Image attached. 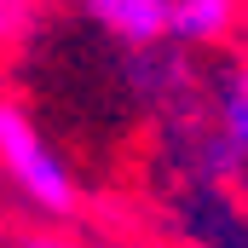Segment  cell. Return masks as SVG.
<instances>
[{"mask_svg": "<svg viewBox=\"0 0 248 248\" xmlns=\"http://www.w3.org/2000/svg\"><path fill=\"white\" fill-rule=\"evenodd\" d=\"M0 179L41 219H75L81 214L75 168L63 162V150L46 139V127L35 122L12 93H0Z\"/></svg>", "mask_w": 248, "mask_h": 248, "instance_id": "6da1fadb", "label": "cell"}, {"mask_svg": "<svg viewBox=\"0 0 248 248\" xmlns=\"http://www.w3.org/2000/svg\"><path fill=\"white\" fill-rule=\"evenodd\" d=\"M75 12L133 52L162 46L168 29H173V0H75Z\"/></svg>", "mask_w": 248, "mask_h": 248, "instance_id": "7a4b0ae2", "label": "cell"}, {"mask_svg": "<svg viewBox=\"0 0 248 248\" xmlns=\"http://www.w3.org/2000/svg\"><path fill=\"white\" fill-rule=\"evenodd\" d=\"M243 23H248V0H173V29H168V41L225 46Z\"/></svg>", "mask_w": 248, "mask_h": 248, "instance_id": "3957f363", "label": "cell"}, {"mask_svg": "<svg viewBox=\"0 0 248 248\" xmlns=\"http://www.w3.org/2000/svg\"><path fill=\"white\" fill-rule=\"evenodd\" d=\"M214 127L237 139V150L248 156V52H237V63L219 75L214 87Z\"/></svg>", "mask_w": 248, "mask_h": 248, "instance_id": "277c9868", "label": "cell"}, {"mask_svg": "<svg viewBox=\"0 0 248 248\" xmlns=\"http://www.w3.org/2000/svg\"><path fill=\"white\" fill-rule=\"evenodd\" d=\"M243 168H248V156L237 150V139H231V133H219V127H214V133L196 144V173H202L208 185H237V179H243Z\"/></svg>", "mask_w": 248, "mask_h": 248, "instance_id": "5b68a950", "label": "cell"}, {"mask_svg": "<svg viewBox=\"0 0 248 248\" xmlns=\"http://www.w3.org/2000/svg\"><path fill=\"white\" fill-rule=\"evenodd\" d=\"M46 0H0V52H17L41 35Z\"/></svg>", "mask_w": 248, "mask_h": 248, "instance_id": "8992f818", "label": "cell"}, {"mask_svg": "<svg viewBox=\"0 0 248 248\" xmlns=\"http://www.w3.org/2000/svg\"><path fill=\"white\" fill-rule=\"evenodd\" d=\"M17 248H75V243H63V237H23Z\"/></svg>", "mask_w": 248, "mask_h": 248, "instance_id": "52a82bcc", "label": "cell"}]
</instances>
